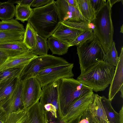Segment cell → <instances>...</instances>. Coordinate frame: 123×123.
Returning <instances> with one entry per match:
<instances>
[{
  "label": "cell",
  "mask_w": 123,
  "mask_h": 123,
  "mask_svg": "<svg viewBox=\"0 0 123 123\" xmlns=\"http://www.w3.org/2000/svg\"><path fill=\"white\" fill-rule=\"evenodd\" d=\"M32 9L28 22L38 35L47 39L61 23L59 21L55 1L43 6Z\"/></svg>",
  "instance_id": "6da1fadb"
},
{
  "label": "cell",
  "mask_w": 123,
  "mask_h": 123,
  "mask_svg": "<svg viewBox=\"0 0 123 123\" xmlns=\"http://www.w3.org/2000/svg\"><path fill=\"white\" fill-rule=\"evenodd\" d=\"M57 113L60 119L66 114L69 107L75 101L92 91L90 87L73 78L58 80Z\"/></svg>",
  "instance_id": "7a4b0ae2"
},
{
  "label": "cell",
  "mask_w": 123,
  "mask_h": 123,
  "mask_svg": "<svg viewBox=\"0 0 123 123\" xmlns=\"http://www.w3.org/2000/svg\"><path fill=\"white\" fill-rule=\"evenodd\" d=\"M115 68L104 61H99L80 74L77 80L96 92L103 91L110 84Z\"/></svg>",
  "instance_id": "3957f363"
},
{
  "label": "cell",
  "mask_w": 123,
  "mask_h": 123,
  "mask_svg": "<svg viewBox=\"0 0 123 123\" xmlns=\"http://www.w3.org/2000/svg\"><path fill=\"white\" fill-rule=\"evenodd\" d=\"M111 8L109 0H108L96 13L95 18L91 23L94 27L93 31L94 35L100 42L105 54L113 41Z\"/></svg>",
  "instance_id": "277c9868"
},
{
  "label": "cell",
  "mask_w": 123,
  "mask_h": 123,
  "mask_svg": "<svg viewBox=\"0 0 123 123\" xmlns=\"http://www.w3.org/2000/svg\"><path fill=\"white\" fill-rule=\"evenodd\" d=\"M77 50L81 73H84L98 62L104 60L105 54L100 42L95 35L78 46Z\"/></svg>",
  "instance_id": "5b68a950"
},
{
  "label": "cell",
  "mask_w": 123,
  "mask_h": 123,
  "mask_svg": "<svg viewBox=\"0 0 123 123\" xmlns=\"http://www.w3.org/2000/svg\"><path fill=\"white\" fill-rule=\"evenodd\" d=\"M69 63L60 57L47 54L38 56L30 61L24 67L18 78L21 80L36 77L40 71L48 68Z\"/></svg>",
  "instance_id": "8992f818"
},
{
  "label": "cell",
  "mask_w": 123,
  "mask_h": 123,
  "mask_svg": "<svg viewBox=\"0 0 123 123\" xmlns=\"http://www.w3.org/2000/svg\"><path fill=\"white\" fill-rule=\"evenodd\" d=\"M74 64L72 63L53 67L45 69L36 76L42 87L62 78H73Z\"/></svg>",
  "instance_id": "52a82bcc"
},
{
  "label": "cell",
  "mask_w": 123,
  "mask_h": 123,
  "mask_svg": "<svg viewBox=\"0 0 123 123\" xmlns=\"http://www.w3.org/2000/svg\"><path fill=\"white\" fill-rule=\"evenodd\" d=\"M23 82V108L28 110L39 101L42 93V87L36 77L25 79Z\"/></svg>",
  "instance_id": "ba28073f"
},
{
  "label": "cell",
  "mask_w": 123,
  "mask_h": 123,
  "mask_svg": "<svg viewBox=\"0 0 123 123\" xmlns=\"http://www.w3.org/2000/svg\"><path fill=\"white\" fill-rule=\"evenodd\" d=\"M95 94L90 91L73 102L68 109L65 116L61 120L62 123H66L83 115L93 103Z\"/></svg>",
  "instance_id": "9c48e42d"
},
{
  "label": "cell",
  "mask_w": 123,
  "mask_h": 123,
  "mask_svg": "<svg viewBox=\"0 0 123 123\" xmlns=\"http://www.w3.org/2000/svg\"><path fill=\"white\" fill-rule=\"evenodd\" d=\"M55 2L60 23L66 21L74 22H88L78 9L69 4L66 0H57L55 1Z\"/></svg>",
  "instance_id": "30bf717a"
},
{
  "label": "cell",
  "mask_w": 123,
  "mask_h": 123,
  "mask_svg": "<svg viewBox=\"0 0 123 123\" xmlns=\"http://www.w3.org/2000/svg\"><path fill=\"white\" fill-rule=\"evenodd\" d=\"M23 81L19 79L12 94L1 106L6 114V117L10 113L23 108L22 91Z\"/></svg>",
  "instance_id": "8fae6325"
},
{
  "label": "cell",
  "mask_w": 123,
  "mask_h": 123,
  "mask_svg": "<svg viewBox=\"0 0 123 123\" xmlns=\"http://www.w3.org/2000/svg\"><path fill=\"white\" fill-rule=\"evenodd\" d=\"M113 78L111 83L108 94V99L111 101L123 86V47L122 46L118 61L116 67Z\"/></svg>",
  "instance_id": "7c38bea8"
},
{
  "label": "cell",
  "mask_w": 123,
  "mask_h": 123,
  "mask_svg": "<svg viewBox=\"0 0 123 123\" xmlns=\"http://www.w3.org/2000/svg\"><path fill=\"white\" fill-rule=\"evenodd\" d=\"M83 31L61 23L51 36L69 44Z\"/></svg>",
  "instance_id": "4fadbf2b"
},
{
  "label": "cell",
  "mask_w": 123,
  "mask_h": 123,
  "mask_svg": "<svg viewBox=\"0 0 123 123\" xmlns=\"http://www.w3.org/2000/svg\"><path fill=\"white\" fill-rule=\"evenodd\" d=\"M37 56L29 50L18 55L8 57L0 67V72L9 68L24 67Z\"/></svg>",
  "instance_id": "5bb4252c"
},
{
  "label": "cell",
  "mask_w": 123,
  "mask_h": 123,
  "mask_svg": "<svg viewBox=\"0 0 123 123\" xmlns=\"http://www.w3.org/2000/svg\"><path fill=\"white\" fill-rule=\"evenodd\" d=\"M87 111L95 123H109L101 100V96L95 94L93 101Z\"/></svg>",
  "instance_id": "9a60e30c"
},
{
  "label": "cell",
  "mask_w": 123,
  "mask_h": 123,
  "mask_svg": "<svg viewBox=\"0 0 123 123\" xmlns=\"http://www.w3.org/2000/svg\"><path fill=\"white\" fill-rule=\"evenodd\" d=\"M0 50L10 57L28 52L30 50L23 41H13L0 42Z\"/></svg>",
  "instance_id": "2e32d148"
},
{
  "label": "cell",
  "mask_w": 123,
  "mask_h": 123,
  "mask_svg": "<svg viewBox=\"0 0 123 123\" xmlns=\"http://www.w3.org/2000/svg\"><path fill=\"white\" fill-rule=\"evenodd\" d=\"M28 112L27 123H48L47 112L39 101L30 107Z\"/></svg>",
  "instance_id": "e0dca14e"
},
{
  "label": "cell",
  "mask_w": 123,
  "mask_h": 123,
  "mask_svg": "<svg viewBox=\"0 0 123 123\" xmlns=\"http://www.w3.org/2000/svg\"><path fill=\"white\" fill-rule=\"evenodd\" d=\"M18 77L10 79L0 84V106L10 97L18 81Z\"/></svg>",
  "instance_id": "ac0fdd59"
},
{
  "label": "cell",
  "mask_w": 123,
  "mask_h": 123,
  "mask_svg": "<svg viewBox=\"0 0 123 123\" xmlns=\"http://www.w3.org/2000/svg\"><path fill=\"white\" fill-rule=\"evenodd\" d=\"M47 43L48 48L53 54L59 55L67 53L70 45L52 36L48 38Z\"/></svg>",
  "instance_id": "d6986e66"
},
{
  "label": "cell",
  "mask_w": 123,
  "mask_h": 123,
  "mask_svg": "<svg viewBox=\"0 0 123 123\" xmlns=\"http://www.w3.org/2000/svg\"><path fill=\"white\" fill-rule=\"evenodd\" d=\"M77 8L82 15L89 23L94 19L96 12L93 9L90 0H76Z\"/></svg>",
  "instance_id": "ffe728a7"
},
{
  "label": "cell",
  "mask_w": 123,
  "mask_h": 123,
  "mask_svg": "<svg viewBox=\"0 0 123 123\" xmlns=\"http://www.w3.org/2000/svg\"><path fill=\"white\" fill-rule=\"evenodd\" d=\"M101 102L109 123H119V113L113 108L111 101L104 96H101Z\"/></svg>",
  "instance_id": "44dd1931"
},
{
  "label": "cell",
  "mask_w": 123,
  "mask_h": 123,
  "mask_svg": "<svg viewBox=\"0 0 123 123\" xmlns=\"http://www.w3.org/2000/svg\"><path fill=\"white\" fill-rule=\"evenodd\" d=\"M28 110L23 108L10 113L6 116L5 123H27Z\"/></svg>",
  "instance_id": "7402d4cb"
},
{
  "label": "cell",
  "mask_w": 123,
  "mask_h": 123,
  "mask_svg": "<svg viewBox=\"0 0 123 123\" xmlns=\"http://www.w3.org/2000/svg\"><path fill=\"white\" fill-rule=\"evenodd\" d=\"M15 6L9 0L0 4V19L8 20L13 18L15 16Z\"/></svg>",
  "instance_id": "603a6c76"
},
{
  "label": "cell",
  "mask_w": 123,
  "mask_h": 123,
  "mask_svg": "<svg viewBox=\"0 0 123 123\" xmlns=\"http://www.w3.org/2000/svg\"><path fill=\"white\" fill-rule=\"evenodd\" d=\"M36 44L33 49L30 50L32 53L37 56H42L48 54L49 49L47 39L38 35L36 32Z\"/></svg>",
  "instance_id": "cb8c5ba5"
},
{
  "label": "cell",
  "mask_w": 123,
  "mask_h": 123,
  "mask_svg": "<svg viewBox=\"0 0 123 123\" xmlns=\"http://www.w3.org/2000/svg\"><path fill=\"white\" fill-rule=\"evenodd\" d=\"M36 32L31 25L28 22L25 32L23 42L31 50L35 47L36 44Z\"/></svg>",
  "instance_id": "d4e9b609"
},
{
  "label": "cell",
  "mask_w": 123,
  "mask_h": 123,
  "mask_svg": "<svg viewBox=\"0 0 123 123\" xmlns=\"http://www.w3.org/2000/svg\"><path fill=\"white\" fill-rule=\"evenodd\" d=\"M15 6V19L23 23L27 21L32 13L33 9L30 6L18 4H17Z\"/></svg>",
  "instance_id": "484cf974"
},
{
  "label": "cell",
  "mask_w": 123,
  "mask_h": 123,
  "mask_svg": "<svg viewBox=\"0 0 123 123\" xmlns=\"http://www.w3.org/2000/svg\"><path fill=\"white\" fill-rule=\"evenodd\" d=\"M25 32L16 30L0 31V42L13 41H23Z\"/></svg>",
  "instance_id": "4316f807"
},
{
  "label": "cell",
  "mask_w": 123,
  "mask_h": 123,
  "mask_svg": "<svg viewBox=\"0 0 123 123\" xmlns=\"http://www.w3.org/2000/svg\"><path fill=\"white\" fill-rule=\"evenodd\" d=\"M16 30L25 32V29L23 24L15 19L0 21V31Z\"/></svg>",
  "instance_id": "83f0119b"
},
{
  "label": "cell",
  "mask_w": 123,
  "mask_h": 123,
  "mask_svg": "<svg viewBox=\"0 0 123 123\" xmlns=\"http://www.w3.org/2000/svg\"><path fill=\"white\" fill-rule=\"evenodd\" d=\"M24 66L9 68L0 72V84L11 79L18 77Z\"/></svg>",
  "instance_id": "f1b7e54d"
},
{
  "label": "cell",
  "mask_w": 123,
  "mask_h": 123,
  "mask_svg": "<svg viewBox=\"0 0 123 123\" xmlns=\"http://www.w3.org/2000/svg\"><path fill=\"white\" fill-rule=\"evenodd\" d=\"M118 59V57L115 47V43L113 41L109 50L105 54L104 61L115 67L117 65Z\"/></svg>",
  "instance_id": "f546056e"
},
{
  "label": "cell",
  "mask_w": 123,
  "mask_h": 123,
  "mask_svg": "<svg viewBox=\"0 0 123 123\" xmlns=\"http://www.w3.org/2000/svg\"><path fill=\"white\" fill-rule=\"evenodd\" d=\"M94 36L93 30L83 31L69 45L71 46H77L91 38Z\"/></svg>",
  "instance_id": "4dcf8cb0"
},
{
  "label": "cell",
  "mask_w": 123,
  "mask_h": 123,
  "mask_svg": "<svg viewBox=\"0 0 123 123\" xmlns=\"http://www.w3.org/2000/svg\"><path fill=\"white\" fill-rule=\"evenodd\" d=\"M62 23L70 27L83 31L93 30L94 27L92 23L86 21L74 22L66 21Z\"/></svg>",
  "instance_id": "1f68e13d"
},
{
  "label": "cell",
  "mask_w": 123,
  "mask_h": 123,
  "mask_svg": "<svg viewBox=\"0 0 123 123\" xmlns=\"http://www.w3.org/2000/svg\"><path fill=\"white\" fill-rule=\"evenodd\" d=\"M92 6L96 13L99 11L106 2L105 0H90Z\"/></svg>",
  "instance_id": "d6a6232c"
},
{
  "label": "cell",
  "mask_w": 123,
  "mask_h": 123,
  "mask_svg": "<svg viewBox=\"0 0 123 123\" xmlns=\"http://www.w3.org/2000/svg\"><path fill=\"white\" fill-rule=\"evenodd\" d=\"M53 0H34L31 6L37 8L43 6L53 1Z\"/></svg>",
  "instance_id": "836d02e7"
},
{
  "label": "cell",
  "mask_w": 123,
  "mask_h": 123,
  "mask_svg": "<svg viewBox=\"0 0 123 123\" xmlns=\"http://www.w3.org/2000/svg\"><path fill=\"white\" fill-rule=\"evenodd\" d=\"M45 110L47 112H50L55 118H57V111L55 107L52 104L47 103L44 105Z\"/></svg>",
  "instance_id": "e575fe53"
},
{
  "label": "cell",
  "mask_w": 123,
  "mask_h": 123,
  "mask_svg": "<svg viewBox=\"0 0 123 123\" xmlns=\"http://www.w3.org/2000/svg\"><path fill=\"white\" fill-rule=\"evenodd\" d=\"M12 3H16L22 5L31 6L34 0H9Z\"/></svg>",
  "instance_id": "d590c367"
},
{
  "label": "cell",
  "mask_w": 123,
  "mask_h": 123,
  "mask_svg": "<svg viewBox=\"0 0 123 123\" xmlns=\"http://www.w3.org/2000/svg\"><path fill=\"white\" fill-rule=\"evenodd\" d=\"M8 57V56L5 53L0 50V67Z\"/></svg>",
  "instance_id": "8d00e7d4"
},
{
  "label": "cell",
  "mask_w": 123,
  "mask_h": 123,
  "mask_svg": "<svg viewBox=\"0 0 123 123\" xmlns=\"http://www.w3.org/2000/svg\"><path fill=\"white\" fill-rule=\"evenodd\" d=\"M6 117V114L3 108L0 106V122L5 123Z\"/></svg>",
  "instance_id": "74e56055"
},
{
  "label": "cell",
  "mask_w": 123,
  "mask_h": 123,
  "mask_svg": "<svg viewBox=\"0 0 123 123\" xmlns=\"http://www.w3.org/2000/svg\"><path fill=\"white\" fill-rule=\"evenodd\" d=\"M66 0L70 5L77 8L76 0Z\"/></svg>",
  "instance_id": "f35d334b"
},
{
  "label": "cell",
  "mask_w": 123,
  "mask_h": 123,
  "mask_svg": "<svg viewBox=\"0 0 123 123\" xmlns=\"http://www.w3.org/2000/svg\"><path fill=\"white\" fill-rule=\"evenodd\" d=\"M119 123H123V105L122 106L121 109L119 111Z\"/></svg>",
  "instance_id": "ab89813d"
},
{
  "label": "cell",
  "mask_w": 123,
  "mask_h": 123,
  "mask_svg": "<svg viewBox=\"0 0 123 123\" xmlns=\"http://www.w3.org/2000/svg\"><path fill=\"white\" fill-rule=\"evenodd\" d=\"M111 7L112 8L113 5L115 3L121 1V0H109Z\"/></svg>",
  "instance_id": "60d3db41"
},
{
  "label": "cell",
  "mask_w": 123,
  "mask_h": 123,
  "mask_svg": "<svg viewBox=\"0 0 123 123\" xmlns=\"http://www.w3.org/2000/svg\"><path fill=\"white\" fill-rule=\"evenodd\" d=\"M119 91H120L121 92V97L123 98V86H122Z\"/></svg>",
  "instance_id": "b9f144b4"
},
{
  "label": "cell",
  "mask_w": 123,
  "mask_h": 123,
  "mask_svg": "<svg viewBox=\"0 0 123 123\" xmlns=\"http://www.w3.org/2000/svg\"><path fill=\"white\" fill-rule=\"evenodd\" d=\"M120 32L122 33H123V25L122 24L121 27Z\"/></svg>",
  "instance_id": "7bdbcfd3"
},
{
  "label": "cell",
  "mask_w": 123,
  "mask_h": 123,
  "mask_svg": "<svg viewBox=\"0 0 123 123\" xmlns=\"http://www.w3.org/2000/svg\"><path fill=\"white\" fill-rule=\"evenodd\" d=\"M51 123H54L53 122H51Z\"/></svg>",
  "instance_id": "ee69618b"
},
{
  "label": "cell",
  "mask_w": 123,
  "mask_h": 123,
  "mask_svg": "<svg viewBox=\"0 0 123 123\" xmlns=\"http://www.w3.org/2000/svg\"><path fill=\"white\" fill-rule=\"evenodd\" d=\"M1 3V2H0V4Z\"/></svg>",
  "instance_id": "f6af8a7d"
}]
</instances>
